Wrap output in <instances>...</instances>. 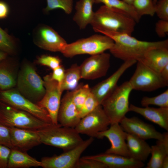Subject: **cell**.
<instances>
[{"label":"cell","mask_w":168,"mask_h":168,"mask_svg":"<svg viewBox=\"0 0 168 168\" xmlns=\"http://www.w3.org/2000/svg\"><path fill=\"white\" fill-rule=\"evenodd\" d=\"M132 5L140 18L144 15L153 16L155 14L152 0H134Z\"/></svg>","instance_id":"4dcf8cb0"},{"label":"cell","mask_w":168,"mask_h":168,"mask_svg":"<svg viewBox=\"0 0 168 168\" xmlns=\"http://www.w3.org/2000/svg\"><path fill=\"white\" fill-rule=\"evenodd\" d=\"M0 101L27 112L44 121L52 124L45 109L34 103L18 90L12 89L0 90Z\"/></svg>","instance_id":"9c48e42d"},{"label":"cell","mask_w":168,"mask_h":168,"mask_svg":"<svg viewBox=\"0 0 168 168\" xmlns=\"http://www.w3.org/2000/svg\"><path fill=\"white\" fill-rule=\"evenodd\" d=\"M41 143L61 148L64 151L72 149L83 140L74 128L52 124L37 130Z\"/></svg>","instance_id":"3957f363"},{"label":"cell","mask_w":168,"mask_h":168,"mask_svg":"<svg viewBox=\"0 0 168 168\" xmlns=\"http://www.w3.org/2000/svg\"><path fill=\"white\" fill-rule=\"evenodd\" d=\"M94 4V0H79L76 2L72 19L80 29H84L90 24L94 13L92 8Z\"/></svg>","instance_id":"cb8c5ba5"},{"label":"cell","mask_w":168,"mask_h":168,"mask_svg":"<svg viewBox=\"0 0 168 168\" xmlns=\"http://www.w3.org/2000/svg\"><path fill=\"white\" fill-rule=\"evenodd\" d=\"M114 44L113 40L108 36L96 34L68 44L62 53L68 58L80 54L94 55L109 50Z\"/></svg>","instance_id":"8992f818"},{"label":"cell","mask_w":168,"mask_h":168,"mask_svg":"<svg viewBox=\"0 0 168 168\" xmlns=\"http://www.w3.org/2000/svg\"><path fill=\"white\" fill-rule=\"evenodd\" d=\"M11 149L0 144V168H7L9 157Z\"/></svg>","instance_id":"ab89813d"},{"label":"cell","mask_w":168,"mask_h":168,"mask_svg":"<svg viewBox=\"0 0 168 168\" xmlns=\"http://www.w3.org/2000/svg\"><path fill=\"white\" fill-rule=\"evenodd\" d=\"M110 37L114 42L109 50L114 57L124 61L140 59L148 50L156 48H168V40L147 41L139 40L131 35L117 32L103 31L100 33Z\"/></svg>","instance_id":"6da1fadb"},{"label":"cell","mask_w":168,"mask_h":168,"mask_svg":"<svg viewBox=\"0 0 168 168\" xmlns=\"http://www.w3.org/2000/svg\"><path fill=\"white\" fill-rule=\"evenodd\" d=\"M133 90L128 81L117 86L101 105L109 119L110 124L119 123L129 111V99Z\"/></svg>","instance_id":"5b68a950"},{"label":"cell","mask_w":168,"mask_h":168,"mask_svg":"<svg viewBox=\"0 0 168 168\" xmlns=\"http://www.w3.org/2000/svg\"><path fill=\"white\" fill-rule=\"evenodd\" d=\"M126 140L129 157L142 162L147 160L151 147L145 140L126 133Z\"/></svg>","instance_id":"7402d4cb"},{"label":"cell","mask_w":168,"mask_h":168,"mask_svg":"<svg viewBox=\"0 0 168 168\" xmlns=\"http://www.w3.org/2000/svg\"><path fill=\"white\" fill-rule=\"evenodd\" d=\"M119 124L125 132L145 140H160L163 137V133L157 131L154 126L136 117L129 118L125 116Z\"/></svg>","instance_id":"9a60e30c"},{"label":"cell","mask_w":168,"mask_h":168,"mask_svg":"<svg viewBox=\"0 0 168 168\" xmlns=\"http://www.w3.org/2000/svg\"><path fill=\"white\" fill-rule=\"evenodd\" d=\"M6 60L0 62V90L12 89L16 83L15 77Z\"/></svg>","instance_id":"83f0119b"},{"label":"cell","mask_w":168,"mask_h":168,"mask_svg":"<svg viewBox=\"0 0 168 168\" xmlns=\"http://www.w3.org/2000/svg\"><path fill=\"white\" fill-rule=\"evenodd\" d=\"M40 161L28 155L26 152L11 149L9 157L8 168H26L41 166Z\"/></svg>","instance_id":"484cf974"},{"label":"cell","mask_w":168,"mask_h":168,"mask_svg":"<svg viewBox=\"0 0 168 168\" xmlns=\"http://www.w3.org/2000/svg\"><path fill=\"white\" fill-rule=\"evenodd\" d=\"M158 0H152L153 3L155 5L156 4Z\"/></svg>","instance_id":"c3c4849f"},{"label":"cell","mask_w":168,"mask_h":168,"mask_svg":"<svg viewBox=\"0 0 168 168\" xmlns=\"http://www.w3.org/2000/svg\"><path fill=\"white\" fill-rule=\"evenodd\" d=\"M136 23L125 12L104 5L94 12L90 25L96 32L107 31L132 35Z\"/></svg>","instance_id":"7a4b0ae2"},{"label":"cell","mask_w":168,"mask_h":168,"mask_svg":"<svg viewBox=\"0 0 168 168\" xmlns=\"http://www.w3.org/2000/svg\"><path fill=\"white\" fill-rule=\"evenodd\" d=\"M168 168V155L166 156L164 159L162 164L161 168Z\"/></svg>","instance_id":"bcb514c9"},{"label":"cell","mask_w":168,"mask_h":168,"mask_svg":"<svg viewBox=\"0 0 168 168\" xmlns=\"http://www.w3.org/2000/svg\"><path fill=\"white\" fill-rule=\"evenodd\" d=\"M65 70L63 67L61 65L53 70V72L51 74L52 78L58 83L61 89L64 77Z\"/></svg>","instance_id":"b9f144b4"},{"label":"cell","mask_w":168,"mask_h":168,"mask_svg":"<svg viewBox=\"0 0 168 168\" xmlns=\"http://www.w3.org/2000/svg\"><path fill=\"white\" fill-rule=\"evenodd\" d=\"M9 11L8 4L4 1H0V19L6 18L8 15Z\"/></svg>","instance_id":"7bdbcfd3"},{"label":"cell","mask_w":168,"mask_h":168,"mask_svg":"<svg viewBox=\"0 0 168 168\" xmlns=\"http://www.w3.org/2000/svg\"><path fill=\"white\" fill-rule=\"evenodd\" d=\"M73 91H68L61 99L58 123L62 126L75 128L81 119L72 99Z\"/></svg>","instance_id":"ac0fdd59"},{"label":"cell","mask_w":168,"mask_h":168,"mask_svg":"<svg viewBox=\"0 0 168 168\" xmlns=\"http://www.w3.org/2000/svg\"><path fill=\"white\" fill-rule=\"evenodd\" d=\"M155 31L157 35L164 37L168 34V21L160 19L156 24Z\"/></svg>","instance_id":"60d3db41"},{"label":"cell","mask_w":168,"mask_h":168,"mask_svg":"<svg viewBox=\"0 0 168 168\" xmlns=\"http://www.w3.org/2000/svg\"><path fill=\"white\" fill-rule=\"evenodd\" d=\"M8 128L13 149L26 152L41 143L37 130Z\"/></svg>","instance_id":"d6986e66"},{"label":"cell","mask_w":168,"mask_h":168,"mask_svg":"<svg viewBox=\"0 0 168 168\" xmlns=\"http://www.w3.org/2000/svg\"><path fill=\"white\" fill-rule=\"evenodd\" d=\"M163 133L162 139L157 140L156 145L151 147V157L146 168H161L163 160L168 155V133Z\"/></svg>","instance_id":"d4e9b609"},{"label":"cell","mask_w":168,"mask_h":168,"mask_svg":"<svg viewBox=\"0 0 168 168\" xmlns=\"http://www.w3.org/2000/svg\"><path fill=\"white\" fill-rule=\"evenodd\" d=\"M94 138L90 137L75 147L58 155L43 157L41 167L43 168H75L82 154L92 143Z\"/></svg>","instance_id":"30bf717a"},{"label":"cell","mask_w":168,"mask_h":168,"mask_svg":"<svg viewBox=\"0 0 168 168\" xmlns=\"http://www.w3.org/2000/svg\"><path fill=\"white\" fill-rule=\"evenodd\" d=\"M85 156L98 161L109 168H141L145 165L143 162L130 157L105 152Z\"/></svg>","instance_id":"ffe728a7"},{"label":"cell","mask_w":168,"mask_h":168,"mask_svg":"<svg viewBox=\"0 0 168 168\" xmlns=\"http://www.w3.org/2000/svg\"><path fill=\"white\" fill-rule=\"evenodd\" d=\"M138 61L160 73L168 64V48H156L150 49Z\"/></svg>","instance_id":"603a6c76"},{"label":"cell","mask_w":168,"mask_h":168,"mask_svg":"<svg viewBox=\"0 0 168 168\" xmlns=\"http://www.w3.org/2000/svg\"><path fill=\"white\" fill-rule=\"evenodd\" d=\"M72 91L73 100L79 112L91 92V88L87 84H81Z\"/></svg>","instance_id":"f546056e"},{"label":"cell","mask_w":168,"mask_h":168,"mask_svg":"<svg viewBox=\"0 0 168 168\" xmlns=\"http://www.w3.org/2000/svg\"><path fill=\"white\" fill-rule=\"evenodd\" d=\"M110 55L106 53L91 55L80 66L82 79L95 80L106 75L110 66Z\"/></svg>","instance_id":"4fadbf2b"},{"label":"cell","mask_w":168,"mask_h":168,"mask_svg":"<svg viewBox=\"0 0 168 168\" xmlns=\"http://www.w3.org/2000/svg\"><path fill=\"white\" fill-rule=\"evenodd\" d=\"M16 84L18 91L30 100L40 101L45 94L43 80L30 64H26L22 67L19 73Z\"/></svg>","instance_id":"52a82bcc"},{"label":"cell","mask_w":168,"mask_h":168,"mask_svg":"<svg viewBox=\"0 0 168 168\" xmlns=\"http://www.w3.org/2000/svg\"><path fill=\"white\" fill-rule=\"evenodd\" d=\"M126 132L122 128L119 123L111 124L106 130L99 133L96 138H107L111 143V146L105 152L129 157L126 139Z\"/></svg>","instance_id":"2e32d148"},{"label":"cell","mask_w":168,"mask_h":168,"mask_svg":"<svg viewBox=\"0 0 168 168\" xmlns=\"http://www.w3.org/2000/svg\"><path fill=\"white\" fill-rule=\"evenodd\" d=\"M61 59L58 56L43 55L38 57L37 62L41 65L49 67L52 70L61 66Z\"/></svg>","instance_id":"8d00e7d4"},{"label":"cell","mask_w":168,"mask_h":168,"mask_svg":"<svg viewBox=\"0 0 168 168\" xmlns=\"http://www.w3.org/2000/svg\"><path fill=\"white\" fill-rule=\"evenodd\" d=\"M110 124L109 119L100 105L81 118L74 128L80 134L94 138L99 133L107 129Z\"/></svg>","instance_id":"7c38bea8"},{"label":"cell","mask_w":168,"mask_h":168,"mask_svg":"<svg viewBox=\"0 0 168 168\" xmlns=\"http://www.w3.org/2000/svg\"><path fill=\"white\" fill-rule=\"evenodd\" d=\"M47 6L44 9L46 12L50 11L60 9L67 14L72 12L73 7V0H46Z\"/></svg>","instance_id":"d6a6232c"},{"label":"cell","mask_w":168,"mask_h":168,"mask_svg":"<svg viewBox=\"0 0 168 168\" xmlns=\"http://www.w3.org/2000/svg\"><path fill=\"white\" fill-rule=\"evenodd\" d=\"M129 111L140 114L147 120L168 131V107L155 108L149 106L140 107L129 105Z\"/></svg>","instance_id":"44dd1931"},{"label":"cell","mask_w":168,"mask_h":168,"mask_svg":"<svg viewBox=\"0 0 168 168\" xmlns=\"http://www.w3.org/2000/svg\"><path fill=\"white\" fill-rule=\"evenodd\" d=\"M34 41L39 47L51 52L62 53L68 44L55 30L46 25H42L35 30Z\"/></svg>","instance_id":"5bb4252c"},{"label":"cell","mask_w":168,"mask_h":168,"mask_svg":"<svg viewBox=\"0 0 168 168\" xmlns=\"http://www.w3.org/2000/svg\"><path fill=\"white\" fill-rule=\"evenodd\" d=\"M126 3L131 5H132L134 0H122Z\"/></svg>","instance_id":"7dc6e473"},{"label":"cell","mask_w":168,"mask_h":168,"mask_svg":"<svg viewBox=\"0 0 168 168\" xmlns=\"http://www.w3.org/2000/svg\"><path fill=\"white\" fill-rule=\"evenodd\" d=\"M75 168H107L103 163L85 156L80 158Z\"/></svg>","instance_id":"d590c367"},{"label":"cell","mask_w":168,"mask_h":168,"mask_svg":"<svg viewBox=\"0 0 168 168\" xmlns=\"http://www.w3.org/2000/svg\"><path fill=\"white\" fill-rule=\"evenodd\" d=\"M128 81L133 90L151 91L167 86L168 82L164 80L160 73L156 72L140 61Z\"/></svg>","instance_id":"ba28073f"},{"label":"cell","mask_w":168,"mask_h":168,"mask_svg":"<svg viewBox=\"0 0 168 168\" xmlns=\"http://www.w3.org/2000/svg\"><path fill=\"white\" fill-rule=\"evenodd\" d=\"M81 78L80 66L77 64H72L69 68L65 70L64 78L61 86V90L71 91L78 86Z\"/></svg>","instance_id":"4316f807"},{"label":"cell","mask_w":168,"mask_h":168,"mask_svg":"<svg viewBox=\"0 0 168 168\" xmlns=\"http://www.w3.org/2000/svg\"><path fill=\"white\" fill-rule=\"evenodd\" d=\"M141 103L143 107L155 105L160 107H168V89L156 96L143 97L142 98Z\"/></svg>","instance_id":"1f68e13d"},{"label":"cell","mask_w":168,"mask_h":168,"mask_svg":"<svg viewBox=\"0 0 168 168\" xmlns=\"http://www.w3.org/2000/svg\"><path fill=\"white\" fill-rule=\"evenodd\" d=\"M99 105L98 100L91 92L79 111L81 118L91 112Z\"/></svg>","instance_id":"e575fe53"},{"label":"cell","mask_w":168,"mask_h":168,"mask_svg":"<svg viewBox=\"0 0 168 168\" xmlns=\"http://www.w3.org/2000/svg\"><path fill=\"white\" fill-rule=\"evenodd\" d=\"M0 144L13 149L9 128L0 124Z\"/></svg>","instance_id":"f35d334b"},{"label":"cell","mask_w":168,"mask_h":168,"mask_svg":"<svg viewBox=\"0 0 168 168\" xmlns=\"http://www.w3.org/2000/svg\"><path fill=\"white\" fill-rule=\"evenodd\" d=\"M94 3H103L105 6L123 11L132 17L136 23L141 18L133 6L121 0H94Z\"/></svg>","instance_id":"f1b7e54d"},{"label":"cell","mask_w":168,"mask_h":168,"mask_svg":"<svg viewBox=\"0 0 168 168\" xmlns=\"http://www.w3.org/2000/svg\"><path fill=\"white\" fill-rule=\"evenodd\" d=\"M135 60L124 61L117 70L105 79L91 88V92L100 105L107 98L117 86L121 76L128 68L136 63Z\"/></svg>","instance_id":"e0dca14e"},{"label":"cell","mask_w":168,"mask_h":168,"mask_svg":"<svg viewBox=\"0 0 168 168\" xmlns=\"http://www.w3.org/2000/svg\"><path fill=\"white\" fill-rule=\"evenodd\" d=\"M0 50L8 54H13L15 50L14 39L0 27Z\"/></svg>","instance_id":"836d02e7"},{"label":"cell","mask_w":168,"mask_h":168,"mask_svg":"<svg viewBox=\"0 0 168 168\" xmlns=\"http://www.w3.org/2000/svg\"><path fill=\"white\" fill-rule=\"evenodd\" d=\"M8 54L0 50V62L6 59Z\"/></svg>","instance_id":"f6af8a7d"},{"label":"cell","mask_w":168,"mask_h":168,"mask_svg":"<svg viewBox=\"0 0 168 168\" xmlns=\"http://www.w3.org/2000/svg\"><path fill=\"white\" fill-rule=\"evenodd\" d=\"M155 12L160 19L168 21V0H158L155 5Z\"/></svg>","instance_id":"74e56055"},{"label":"cell","mask_w":168,"mask_h":168,"mask_svg":"<svg viewBox=\"0 0 168 168\" xmlns=\"http://www.w3.org/2000/svg\"><path fill=\"white\" fill-rule=\"evenodd\" d=\"M43 81L45 93L37 104L47 110L52 123L57 125L58 113L63 92L58 83L52 78L51 74L44 77Z\"/></svg>","instance_id":"8fae6325"},{"label":"cell","mask_w":168,"mask_h":168,"mask_svg":"<svg viewBox=\"0 0 168 168\" xmlns=\"http://www.w3.org/2000/svg\"><path fill=\"white\" fill-rule=\"evenodd\" d=\"M160 73L163 79L168 82V64L163 68Z\"/></svg>","instance_id":"ee69618b"},{"label":"cell","mask_w":168,"mask_h":168,"mask_svg":"<svg viewBox=\"0 0 168 168\" xmlns=\"http://www.w3.org/2000/svg\"><path fill=\"white\" fill-rule=\"evenodd\" d=\"M0 124L8 127L38 130L53 124L0 101Z\"/></svg>","instance_id":"277c9868"}]
</instances>
